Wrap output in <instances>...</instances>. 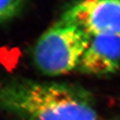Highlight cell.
Returning <instances> with one entry per match:
<instances>
[{
  "mask_svg": "<svg viewBox=\"0 0 120 120\" xmlns=\"http://www.w3.org/2000/svg\"><path fill=\"white\" fill-rule=\"evenodd\" d=\"M0 113L16 120H98L84 91L21 76L0 79Z\"/></svg>",
  "mask_w": 120,
  "mask_h": 120,
  "instance_id": "6da1fadb",
  "label": "cell"
},
{
  "mask_svg": "<svg viewBox=\"0 0 120 120\" xmlns=\"http://www.w3.org/2000/svg\"><path fill=\"white\" fill-rule=\"evenodd\" d=\"M91 37L75 25L60 20L43 32L33 49L37 70L47 76H59L78 69Z\"/></svg>",
  "mask_w": 120,
  "mask_h": 120,
  "instance_id": "7a4b0ae2",
  "label": "cell"
},
{
  "mask_svg": "<svg viewBox=\"0 0 120 120\" xmlns=\"http://www.w3.org/2000/svg\"><path fill=\"white\" fill-rule=\"evenodd\" d=\"M60 20L75 25L91 37H120V0H79L63 12Z\"/></svg>",
  "mask_w": 120,
  "mask_h": 120,
  "instance_id": "3957f363",
  "label": "cell"
},
{
  "mask_svg": "<svg viewBox=\"0 0 120 120\" xmlns=\"http://www.w3.org/2000/svg\"><path fill=\"white\" fill-rule=\"evenodd\" d=\"M120 67V37L109 35L92 37L78 66L81 73L106 75Z\"/></svg>",
  "mask_w": 120,
  "mask_h": 120,
  "instance_id": "277c9868",
  "label": "cell"
},
{
  "mask_svg": "<svg viewBox=\"0 0 120 120\" xmlns=\"http://www.w3.org/2000/svg\"><path fill=\"white\" fill-rule=\"evenodd\" d=\"M26 4V0H0V24L19 16Z\"/></svg>",
  "mask_w": 120,
  "mask_h": 120,
  "instance_id": "5b68a950",
  "label": "cell"
}]
</instances>
